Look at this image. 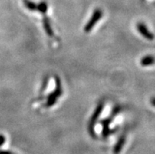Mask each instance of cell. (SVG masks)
<instances>
[{"label":"cell","instance_id":"6da1fadb","mask_svg":"<svg viewBox=\"0 0 155 154\" xmlns=\"http://www.w3.org/2000/svg\"><path fill=\"white\" fill-rule=\"evenodd\" d=\"M55 83H56V86H55V90H54L52 93L49 94L48 98H47V104L46 106L47 107H51L53 106L56 102L57 99L62 94V90H61V80L58 76H55Z\"/></svg>","mask_w":155,"mask_h":154},{"label":"cell","instance_id":"7a4b0ae2","mask_svg":"<svg viewBox=\"0 0 155 154\" xmlns=\"http://www.w3.org/2000/svg\"><path fill=\"white\" fill-rule=\"evenodd\" d=\"M102 17V11L99 9H96L93 12L92 16L88 21V22L86 24V25L84 27V31L86 32H90L91 30L93 29V28L98 22V21L100 20V18Z\"/></svg>","mask_w":155,"mask_h":154},{"label":"cell","instance_id":"3957f363","mask_svg":"<svg viewBox=\"0 0 155 154\" xmlns=\"http://www.w3.org/2000/svg\"><path fill=\"white\" fill-rule=\"evenodd\" d=\"M103 108H104V103L103 102H100L98 105L97 108L94 110V113H93L92 116L91 118L90 123H89V131H90L91 135H93V136L94 135V124L96 123L97 120L98 119L100 114L102 113V110H103Z\"/></svg>","mask_w":155,"mask_h":154},{"label":"cell","instance_id":"277c9868","mask_svg":"<svg viewBox=\"0 0 155 154\" xmlns=\"http://www.w3.org/2000/svg\"><path fill=\"white\" fill-rule=\"evenodd\" d=\"M136 28H137L138 31L144 38H146L148 40H153V39H154V35L148 29L147 27L143 23H138L136 25Z\"/></svg>","mask_w":155,"mask_h":154},{"label":"cell","instance_id":"5b68a950","mask_svg":"<svg viewBox=\"0 0 155 154\" xmlns=\"http://www.w3.org/2000/svg\"><path fill=\"white\" fill-rule=\"evenodd\" d=\"M140 64L143 67H147L153 65L155 64V57L153 55H147L144 56L143 58L140 61Z\"/></svg>","mask_w":155,"mask_h":154},{"label":"cell","instance_id":"8992f818","mask_svg":"<svg viewBox=\"0 0 155 154\" xmlns=\"http://www.w3.org/2000/svg\"><path fill=\"white\" fill-rule=\"evenodd\" d=\"M43 28L45 29L46 33L47 34V35L49 36H54V31L52 29V28L51 26V23H50L48 18H45L43 19Z\"/></svg>","mask_w":155,"mask_h":154},{"label":"cell","instance_id":"52a82bcc","mask_svg":"<svg viewBox=\"0 0 155 154\" xmlns=\"http://www.w3.org/2000/svg\"><path fill=\"white\" fill-rule=\"evenodd\" d=\"M24 4L28 10H31V11H35L37 10V5L35 2H31L30 0H24Z\"/></svg>","mask_w":155,"mask_h":154},{"label":"cell","instance_id":"ba28073f","mask_svg":"<svg viewBox=\"0 0 155 154\" xmlns=\"http://www.w3.org/2000/svg\"><path fill=\"white\" fill-rule=\"evenodd\" d=\"M124 137H121L120 139V140L118 141V143H117L116 146H115V148H114V152L115 153H118V152H120V149H122V147H123V145H124Z\"/></svg>","mask_w":155,"mask_h":154},{"label":"cell","instance_id":"9c48e42d","mask_svg":"<svg viewBox=\"0 0 155 154\" xmlns=\"http://www.w3.org/2000/svg\"><path fill=\"white\" fill-rule=\"evenodd\" d=\"M37 10L42 14H45L47 11V4L45 2H42L37 5Z\"/></svg>","mask_w":155,"mask_h":154},{"label":"cell","instance_id":"30bf717a","mask_svg":"<svg viewBox=\"0 0 155 154\" xmlns=\"http://www.w3.org/2000/svg\"><path fill=\"white\" fill-rule=\"evenodd\" d=\"M5 143V137L3 135H0V146H2Z\"/></svg>","mask_w":155,"mask_h":154},{"label":"cell","instance_id":"8fae6325","mask_svg":"<svg viewBox=\"0 0 155 154\" xmlns=\"http://www.w3.org/2000/svg\"><path fill=\"white\" fill-rule=\"evenodd\" d=\"M150 103H151L152 105H153V106L155 107V98H153L150 99Z\"/></svg>","mask_w":155,"mask_h":154}]
</instances>
